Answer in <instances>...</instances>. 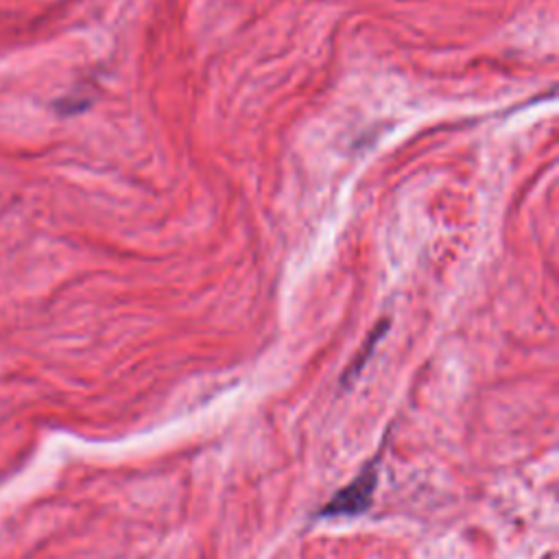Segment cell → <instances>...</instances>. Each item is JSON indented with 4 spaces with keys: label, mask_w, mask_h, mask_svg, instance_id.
Instances as JSON below:
<instances>
[{
    "label": "cell",
    "mask_w": 559,
    "mask_h": 559,
    "mask_svg": "<svg viewBox=\"0 0 559 559\" xmlns=\"http://www.w3.org/2000/svg\"><path fill=\"white\" fill-rule=\"evenodd\" d=\"M376 489V467L369 465L358 478L345 485L323 509V515H354L369 507Z\"/></svg>",
    "instance_id": "obj_1"
}]
</instances>
